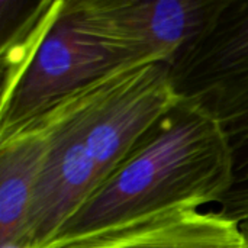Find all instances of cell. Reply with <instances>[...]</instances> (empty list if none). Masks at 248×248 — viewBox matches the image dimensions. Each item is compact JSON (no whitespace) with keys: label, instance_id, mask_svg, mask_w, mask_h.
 I'll use <instances>...</instances> for the list:
<instances>
[{"label":"cell","instance_id":"1","mask_svg":"<svg viewBox=\"0 0 248 248\" xmlns=\"http://www.w3.org/2000/svg\"><path fill=\"white\" fill-rule=\"evenodd\" d=\"M232 153L222 121L202 102L183 97L54 238L180 205H218L232 185Z\"/></svg>","mask_w":248,"mask_h":248},{"label":"cell","instance_id":"2","mask_svg":"<svg viewBox=\"0 0 248 248\" xmlns=\"http://www.w3.org/2000/svg\"><path fill=\"white\" fill-rule=\"evenodd\" d=\"M224 1L71 0L62 13L124 65L170 62L196 39Z\"/></svg>","mask_w":248,"mask_h":248},{"label":"cell","instance_id":"3","mask_svg":"<svg viewBox=\"0 0 248 248\" xmlns=\"http://www.w3.org/2000/svg\"><path fill=\"white\" fill-rule=\"evenodd\" d=\"M182 99L166 61L124 67L90 84L83 118L100 185Z\"/></svg>","mask_w":248,"mask_h":248},{"label":"cell","instance_id":"4","mask_svg":"<svg viewBox=\"0 0 248 248\" xmlns=\"http://www.w3.org/2000/svg\"><path fill=\"white\" fill-rule=\"evenodd\" d=\"M89 86L42 112L49 119L51 134L31 201L23 248L39 247L52 240L100 185L86 145L83 110Z\"/></svg>","mask_w":248,"mask_h":248},{"label":"cell","instance_id":"5","mask_svg":"<svg viewBox=\"0 0 248 248\" xmlns=\"http://www.w3.org/2000/svg\"><path fill=\"white\" fill-rule=\"evenodd\" d=\"M64 3V0H62ZM124 65L60 15L12 94L0 103V134L10 132L71 93Z\"/></svg>","mask_w":248,"mask_h":248},{"label":"cell","instance_id":"6","mask_svg":"<svg viewBox=\"0 0 248 248\" xmlns=\"http://www.w3.org/2000/svg\"><path fill=\"white\" fill-rule=\"evenodd\" d=\"M170 67L179 93L217 116L248 106V1H224Z\"/></svg>","mask_w":248,"mask_h":248},{"label":"cell","instance_id":"7","mask_svg":"<svg viewBox=\"0 0 248 248\" xmlns=\"http://www.w3.org/2000/svg\"><path fill=\"white\" fill-rule=\"evenodd\" d=\"M35 248H248L241 225L218 211L180 205Z\"/></svg>","mask_w":248,"mask_h":248},{"label":"cell","instance_id":"8","mask_svg":"<svg viewBox=\"0 0 248 248\" xmlns=\"http://www.w3.org/2000/svg\"><path fill=\"white\" fill-rule=\"evenodd\" d=\"M45 113L0 134V246L23 247L31 201L48 151Z\"/></svg>","mask_w":248,"mask_h":248},{"label":"cell","instance_id":"9","mask_svg":"<svg viewBox=\"0 0 248 248\" xmlns=\"http://www.w3.org/2000/svg\"><path fill=\"white\" fill-rule=\"evenodd\" d=\"M228 135L232 153V185L217 205L218 212L238 224L248 221V106L218 116Z\"/></svg>","mask_w":248,"mask_h":248},{"label":"cell","instance_id":"10","mask_svg":"<svg viewBox=\"0 0 248 248\" xmlns=\"http://www.w3.org/2000/svg\"><path fill=\"white\" fill-rule=\"evenodd\" d=\"M240 225H241V230H243V234H244V237H246V240H247V246H248V221L243 222V224H240Z\"/></svg>","mask_w":248,"mask_h":248}]
</instances>
